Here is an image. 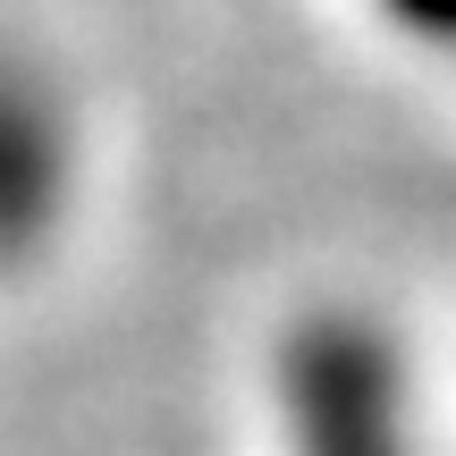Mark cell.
Returning <instances> with one entry per match:
<instances>
[{"instance_id":"cell-1","label":"cell","mask_w":456,"mask_h":456,"mask_svg":"<svg viewBox=\"0 0 456 456\" xmlns=\"http://www.w3.org/2000/svg\"><path fill=\"white\" fill-rule=\"evenodd\" d=\"M288 380V448L296 456H414V397L406 363L380 330L363 322H313L296 355L279 363Z\"/></svg>"},{"instance_id":"cell-3","label":"cell","mask_w":456,"mask_h":456,"mask_svg":"<svg viewBox=\"0 0 456 456\" xmlns=\"http://www.w3.org/2000/svg\"><path fill=\"white\" fill-rule=\"evenodd\" d=\"M389 43L423 51V60H456V0H355Z\"/></svg>"},{"instance_id":"cell-2","label":"cell","mask_w":456,"mask_h":456,"mask_svg":"<svg viewBox=\"0 0 456 456\" xmlns=\"http://www.w3.org/2000/svg\"><path fill=\"white\" fill-rule=\"evenodd\" d=\"M77 186V127L68 102L0 51V262H26L60 228Z\"/></svg>"}]
</instances>
